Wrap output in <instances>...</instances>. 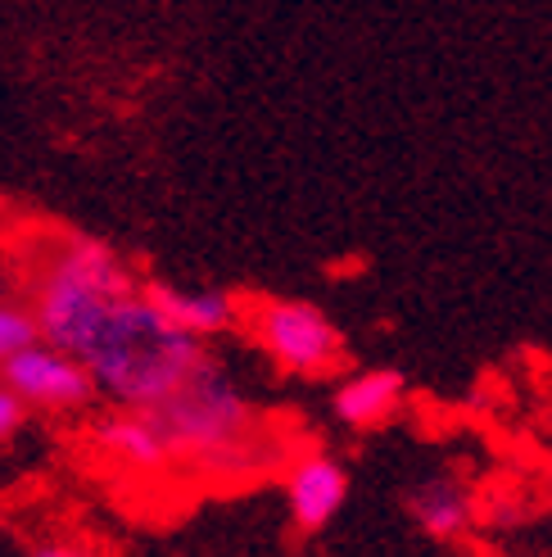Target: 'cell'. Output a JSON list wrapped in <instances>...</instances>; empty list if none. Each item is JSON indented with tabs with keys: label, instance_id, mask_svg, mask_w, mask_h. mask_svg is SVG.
<instances>
[{
	"label": "cell",
	"instance_id": "obj_1",
	"mask_svg": "<svg viewBox=\"0 0 552 557\" xmlns=\"http://www.w3.org/2000/svg\"><path fill=\"white\" fill-rule=\"evenodd\" d=\"M33 322L118 408H154L209 363V345L163 318L131 268L96 236H60L46 249L33 276Z\"/></svg>",
	"mask_w": 552,
	"mask_h": 557
},
{
	"label": "cell",
	"instance_id": "obj_2",
	"mask_svg": "<svg viewBox=\"0 0 552 557\" xmlns=\"http://www.w3.org/2000/svg\"><path fill=\"white\" fill-rule=\"evenodd\" d=\"M150 412V422L159 426L163 444L173 458L200 462L209 471H250V449H254V404L240 395V385L213 363L190 372L168 399L141 408Z\"/></svg>",
	"mask_w": 552,
	"mask_h": 557
},
{
	"label": "cell",
	"instance_id": "obj_3",
	"mask_svg": "<svg viewBox=\"0 0 552 557\" xmlns=\"http://www.w3.org/2000/svg\"><path fill=\"white\" fill-rule=\"evenodd\" d=\"M254 341L281 372L290 376H326L340 368L344 336L317 304L303 299H263L254 318Z\"/></svg>",
	"mask_w": 552,
	"mask_h": 557
},
{
	"label": "cell",
	"instance_id": "obj_4",
	"mask_svg": "<svg viewBox=\"0 0 552 557\" xmlns=\"http://www.w3.org/2000/svg\"><path fill=\"white\" fill-rule=\"evenodd\" d=\"M0 381H5L27 408H41V412H81L100 395L91 372L81 368L73 354L54 349L46 341H27L23 349H14L5 363H0Z\"/></svg>",
	"mask_w": 552,
	"mask_h": 557
},
{
	"label": "cell",
	"instance_id": "obj_5",
	"mask_svg": "<svg viewBox=\"0 0 552 557\" xmlns=\"http://www.w3.org/2000/svg\"><path fill=\"white\" fill-rule=\"evenodd\" d=\"M286 504H290V521L303 535L326 531L349 504V471L326 454H303L286 471Z\"/></svg>",
	"mask_w": 552,
	"mask_h": 557
},
{
	"label": "cell",
	"instance_id": "obj_6",
	"mask_svg": "<svg viewBox=\"0 0 552 557\" xmlns=\"http://www.w3.org/2000/svg\"><path fill=\"white\" fill-rule=\"evenodd\" d=\"M403 399H407V381L399 368H367L336 385L330 412H336V422L353 431H372V426H385L390 417H399Z\"/></svg>",
	"mask_w": 552,
	"mask_h": 557
},
{
	"label": "cell",
	"instance_id": "obj_7",
	"mask_svg": "<svg viewBox=\"0 0 552 557\" xmlns=\"http://www.w3.org/2000/svg\"><path fill=\"white\" fill-rule=\"evenodd\" d=\"M407 512H412V521H417L430 540H444V544L462 540L480 521L476 494L466 490V481L449 476V471H439V476H426L422 485H412Z\"/></svg>",
	"mask_w": 552,
	"mask_h": 557
},
{
	"label": "cell",
	"instance_id": "obj_8",
	"mask_svg": "<svg viewBox=\"0 0 552 557\" xmlns=\"http://www.w3.org/2000/svg\"><path fill=\"white\" fill-rule=\"evenodd\" d=\"M91 440L104 458H114L127 471H163L173 462L168 444H163L159 426L150 422V412L141 408H118V412H104L100 422L91 426Z\"/></svg>",
	"mask_w": 552,
	"mask_h": 557
},
{
	"label": "cell",
	"instance_id": "obj_9",
	"mask_svg": "<svg viewBox=\"0 0 552 557\" xmlns=\"http://www.w3.org/2000/svg\"><path fill=\"white\" fill-rule=\"evenodd\" d=\"M141 295L154 304V309L168 318L173 326H181L186 336H223V331L236 326V299L227 290H181L173 282H141Z\"/></svg>",
	"mask_w": 552,
	"mask_h": 557
},
{
	"label": "cell",
	"instance_id": "obj_10",
	"mask_svg": "<svg viewBox=\"0 0 552 557\" xmlns=\"http://www.w3.org/2000/svg\"><path fill=\"white\" fill-rule=\"evenodd\" d=\"M27 341H41L37 336V322H33V309L0 299V363H5L14 349H23Z\"/></svg>",
	"mask_w": 552,
	"mask_h": 557
},
{
	"label": "cell",
	"instance_id": "obj_11",
	"mask_svg": "<svg viewBox=\"0 0 552 557\" xmlns=\"http://www.w3.org/2000/svg\"><path fill=\"white\" fill-rule=\"evenodd\" d=\"M27 422V404L14 395V389L0 381V444H10Z\"/></svg>",
	"mask_w": 552,
	"mask_h": 557
},
{
	"label": "cell",
	"instance_id": "obj_12",
	"mask_svg": "<svg viewBox=\"0 0 552 557\" xmlns=\"http://www.w3.org/2000/svg\"><path fill=\"white\" fill-rule=\"evenodd\" d=\"M33 557H96V553H87V548H73V544H41Z\"/></svg>",
	"mask_w": 552,
	"mask_h": 557
}]
</instances>
